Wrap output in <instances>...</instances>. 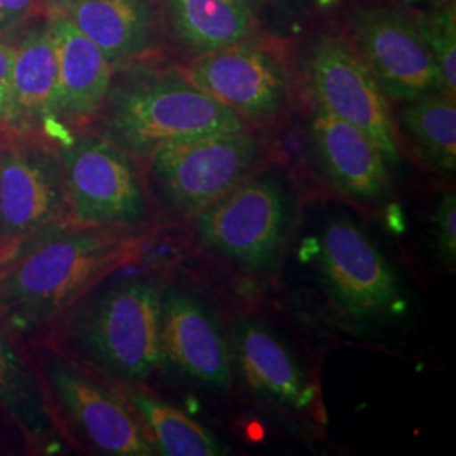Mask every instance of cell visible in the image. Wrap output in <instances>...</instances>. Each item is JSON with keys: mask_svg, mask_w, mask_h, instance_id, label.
<instances>
[{"mask_svg": "<svg viewBox=\"0 0 456 456\" xmlns=\"http://www.w3.org/2000/svg\"><path fill=\"white\" fill-rule=\"evenodd\" d=\"M316 265L333 305L355 322L386 323L404 306L391 264L345 216L328 222L323 228Z\"/></svg>", "mask_w": 456, "mask_h": 456, "instance_id": "obj_6", "label": "cell"}, {"mask_svg": "<svg viewBox=\"0 0 456 456\" xmlns=\"http://www.w3.org/2000/svg\"><path fill=\"white\" fill-rule=\"evenodd\" d=\"M433 224L441 259L453 271L456 262V196L453 193H446L441 198L433 215Z\"/></svg>", "mask_w": 456, "mask_h": 456, "instance_id": "obj_24", "label": "cell"}, {"mask_svg": "<svg viewBox=\"0 0 456 456\" xmlns=\"http://www.w3.org/2000/svg\"><path fill=\"white\" fill-rule=\"evenodd\" d=\"M37 0H0V33L24 24L33 14Z\"/></svg>", "mask_w": 456, "mask_h": 456, "instance_id": "obj_26", "label": "cell"}, {"mask_svg": "<svg viewBox=\"0 0 456 456\" xmlns=\"http://www.w3.org/2000/svg\"><path fill=\"white\" fill-rule=\"evenodd\" d=\"M146 245L139 227L53 228L0 267V318L17 333L36 331L141 257Z\"/></svg>", "mask_w": 456, "mask_h": 456, "instance_id": "obj_1", "label": "cell"}, {"mask_svg": "<svg viewBox=\"0 0 456 456\" xmlns=\"http://www.w3.org/2000/svg\"><path fill=\"white\" fill-rule=\"evenodd\" d=\"M235 362L252 391L289 408H306L310 382L289 346L256 320H240L233 330Z\"/></svg>", "mask_w": 456, "mask_h": 456, "instance_id": "obj_16", "label": "cell"}, {"mask_svg": "<svg viewBox=\"0 0 456 456\" xmlns=\"http://www.w3.org/2000/svg\"><path fill=\"white\" fill-rule=\"evenodd\" d=\"M350 31L386 97L412 102L443 94L436 61L408 17L387 7L362 9L350 19Z\"/></svg>", "mask_w": 456, "mask_h": 456, "instance_id": "obj_10", "label": "cell"}, {"mask_svg": "<svg viewBox=\"0 0 456 456\" xmlns=\"http://www.w3.org/2000/svg\"><path fill=\"white\" fill-rule=\"evenodd\" d=\"M49 28L58 53L61 120H88L105 107L112 88V66L65 14L56 12Z\"/></svg>", "mask_w": 456, "mask_h": 456, "instance_id": "obj_17", "label": "cell"}, {"mask_svg": "<svg viewBox=\"0 0 456 456\" xmlns=\"http://www.w3.org/2000/svg\"><path fill=\"white\" fill-rule=\"evenodd\" d=\"M12 131L45 132L51 139H68L60 114L58 53L48 22L31 26L14 46Z\"/></svg>", "mask_w": 456, "mask_h": 456, "instance_id": "obj_14", "label": "cell"}, {"mask_svg": "<svg viewBox=\"0 0 456 456\" xmlns=\"http://www.w3.org/2000/svg\"><path fill=\"white\" fill-rule=\"evenodd\" d=\"M0 408L19 426L26 438L45 446L54 436V424L43 389L17 355L0 328Z\"/></svg>", "mask_w": 456, "mask_h": 456, "instance_id": "obj_21", "label": "cell"}, {"mask_svg": "<svg viewBox=\"0 0 456 456\" xmlns=\"http://www.w3.org/2000/svg\"><path fill=\"white\" fill-rule=\"evenodd\" d=\"M66 216L60 154L41 144L0 147V267Z\"/></svg>", "mask_w": 456, "mask_h": 456, "instance_id": "obj_8", "label": "cell"}, {"mask_svg": "<svg viewBox=\"0 0 456 456\" xmlns=\"http://www.w3.org/2000/svg\"><path fill=\"white\" fill-rule=\"evenodd\" d=\"M289 225L286 190L274 178H247L195 216L200 240L250 271L276 261Z\"/></svg>", "mask_w": 456, "mask_h": 456, "instance_id": "obj_7", "label": "cell"}, {"mask_svg": "<svg viewBox=\"0 0 456 456\" xmlns=\"http://www.w3.org/2000/svg\"><path fill=\"white\" fill-rule=\"evenodd\" d=\"M14 46L0 37V129L9 127L12 112Z\"/></svg>", "mask_w": 456, "mask_h": 456, "instance_id": "obj_25", "label": "cell"}, {"mask_svg": "<svg viewBox=\"0 0 456 456\" xmlns=\"http://www.w3.org/2000/svg\"><path fill=\"white\" fill-rule=\"evenodd\" d=\"M105 105L110 141L141 156L171 141L247 129L240 115L175 71L135 75L117 83Z\"/></svg>", "mask_w": 456, "mask_h": 456, "instance_id": "obj_2", "label": "cell"}, {"mask_svg": "<svg viewBox=\"0 0 456 456\" xmlns=\"http://www.w3.org/2000/svg\"><path fill=\"white\" fill-rule=\"evenodd\" d=\"M68 222L78 227H139L149 216L141 178L124 149L95 135L61 142Z\"/></svg>", "mask_w": 456, "mask_h": 456, "instance_id": "obj_4", "label": "cell"}, {"mask_svg": "<svg viewBox=\"0 0 456 456\" xmlns=\"http://www.w3.org/2000/svg\"><path fill=\"white\" fill-rule=\"evenodd\" d=\"M60 12L102 51L112 68L131 63L151 48L154 0H75Z\"/></svg>", "mask_w": 456, "mask_h": 456, "instance_id": "obj_18", "label": "cell"}, {"mask_svg": "<svg viewBox=\"0 0 456 456\" xmlns=\"http://www.w3.org/2000/svg\"><path fill=\"white\" fill-rule=\"evenodd\" d=\"M440 71L443 94L456 95V26L453 5L416 24Z\"/></svg>", "mask_w": 456, "mask_h": 456, "instance_id": "obj_23", "label": "cell"}, {"mask_svg": "<svg viewBox=\"0 0 456 456\" xmlns=\"http://www.w3.org/2000/svg\"><path fill=\"white\" fill-rule=\"evenodd\" d=\"M48 380L69 421L98 452L115 456L158 455L146 426L118 392L63 360L49 363Z\"/></svg>", "mask_w": 456, "mask_h": 456, "instance_id": "obj_12", "label": "cell"}, {"mask_svg": "<svg viewBox=\"0 0 456 456\" xmlns=\"http://www.w3.org/2000/svg\"><path fill=\"white\" fill-rule=\"evenodd\" d=\"M163 360L205 387L224 391L232 380L230 350L215 314L193 296H161Z\"/></svg>", "mask_w": 456, "mask_h": 456, "instance_id": "obj_13", "label": "cell"}, {"mask_svg": "<svg viewBox=\"0 0 456 456\" xmlns=\"http://www.w3.org/2000/svg\"><path fill=\"white\" fill-rule=\"evenodd\" d=\"M308 85L316 109L363 132L387 163L401 161L389 100L359 54L335 36H322L308 58Z\"/></svg>", "mask_w": 456, "mask_h": 456, "instance_id": "obj_9", "label": "cell"}, {"mask_svg": "<svg viewBox=\"0 0 456 456\" xmlns=\"http://www.w3.org/2000/svg\"><path fill=\"white\" fill-rule=\"evenodd\" d=\"M117 392L137 412L147 433L154 443L158 455L166 456H220L225 455L224 446L212 431L196 423L180 409L173 408L135 387L134 384H120Z\"/></svg>", "mask_w": 456, "mask_h": 456, "instance_id": "obj_20", "label": "cell"}, {"mask_svg": "<svg viewBox=\"0 0 456 456\" xmlns=\"http://www.w3.org/2000/svg\"><path fill=\"white\" fill-rule=\"evenodd\" d=\"M173 31L195 54L240 43L252 33L247 0H164Z\"/></svg>", "mask_w": 456, "mask_h": 456, "instance_id": "obj_19", "label": "cell"}, {"mask_svg": "<svg viewBox=\"0 0 456 456\" xmlns=\"http://www.w3.org/2000/svg\"><path fill=\"white\" fill-rule=\"evenodd\" d=\"M75 0H45V4L48 5L49 9L53 11V12H60V11H63L66 5H69V4H73Z\"/></svg>", "mask_w": 456, "mask_h": 456, "instance_id": "obj_27", "label": "cell"}, {"mask_svg": "<svg viewBox=\"0 0 456 456\" xmlns=\"http://www.w3.org/2000/svg\"><path fill=\"white\" fill-rule=\"evenodd\" d=\"M401 120L416 139L429 163L443 173L455 171V97L435 94L408 102L401 112Z\"/></svg>", "mask_w": 456, "mask_h": 456, "instance_id": "obj_22", "label": "cell"}, {"mask_svg": "<svg viewBox=\"0 0 456 456\" xmlns=\"http://www.w3.org/2000/svg\"><path fill=\"white\" fill-rule=\"evenodd\" d=\"M181 73L244 120L276 117L288 95V78L279 60L247 39L196 54Z\"/></svg>", "mask_w": 456, "mask_h": 456, "instance_id": "obj_11", "label": "cell"}, {"mask_svg": "<svg viewBox=\"0 0 456 456\" xmlns=\"http://www.w3.org/2000/svg\"><path fill=\"white\" fill-rule=\"evenodd\" d=\"M311 139L328 178L342 193L369 201L389 191L387 161L357 127L316 109Z\"/></svg>", "mask_w": 456, "mask_h": 456, "instance_id": "obj_15", "label": "cell"}, {"mask_svg": "<svg viewBox=\"0 0 456 456\" xmlns=\"http://www.w3.org/2000/svg\"><path fill=\"white\" fill-rule=\"evenodd\" d=\"M149 158L166 200L183 215L196 216L254 173L261 144L247 129L218 132L166 142Z\"/></svg>", "mask_w": 456, "mask_h": 456, "instance_id": "obj_5", "label": "cell"}, {"mask_svg": "<svg viewBox=\"0 0 456 456\" xmlns=\"http://www.w3.org/2000/svg\"><path fill=\"white\" fill-rule=\"evenodd\" d=\"M77 348L120 384L146 380L163 362L161 294L142 279L102 291L71 325Z\"/></svg>", "mask_w": 456, "mask_h": 456, "instance_id": "obj_3", "label": "cell"}]
</instances>
